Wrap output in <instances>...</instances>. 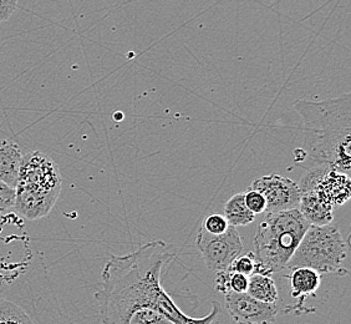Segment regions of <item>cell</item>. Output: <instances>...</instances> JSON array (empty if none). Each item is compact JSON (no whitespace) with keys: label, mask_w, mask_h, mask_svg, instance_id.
I'll list each match as a JSON object with an SVG mask.
<instances>
[{"label":"cell","mask_w":351,"mask_h":324,"mask_svg":"<svg viewBox=\"0 0 351 324\" xmlns=\"http://www.w3.org/2000/svg\"><path fill=\"white\" fill-rule=\"evenodd\" d=\"M244 201L247 207L254 213V215H259V213H263L265 212V207H267V203H265V198L261 192H258L257 189H250L244 192Z\"/></svg>","instance_id":"d6986e66"},{"label":"cell","mask_w":351,"mask_h":324,"mask_svg":"<svg viewBox=\"0 0 351 324\" xmlns=\"http://www.w3.org/2000/svg\"><path fill=\"white\" fill-rule=\"evenodd\" d=\"M23 154L21 146L13 141L0 140V181L15 189L21 171Z\"/></svg>","instance_id":"7c38bea8"},{"label":"cell","mask_w":351,"mask_h":324,"mask_svg":"<svg viewBox=\"0 0 351 324\" xmlns=\"http://www.w3.org/2000/svg\"><path fill=\"white\" fill-rule=\"evenodd\" d=\"M129 324H172L167 318L152 310H140L130 318Z\"/></svg>","instance_id":"2e32d148"},{"label":"cell","mask_w":351,"mask_h":324,"mask_svg":"<svg viewBox=\"0 0 351 324\" xmlns=\"http://www.w3.org/2000/svg\"><path fill=\"white\" fill-rule=\"evenodd\" d=\"M254 268H256L254 255H253V252H248L247 255H241V256L237 257L228 270L242 273V275L250 277V275L254 273Z\"/></svg>","instance_id":"e0dca14e"},{"label":"cell","mask_w":351,"mask_h":324,"mask_svg":"<svg viewBox=\"0 0 351 324\" xmlns=\"http://www.w3.org/2000/svg\"><path fill=\"white\" fill-rule=\"evenodd\" d=\"M298 186L300 192L311 191L324 197L334 207L344 205L350 198V177L329 166H313Z\"/></svg>","instance_id":"52a82bcc"},{"label":"cell","mask_w":351,"mask_h":324,"mask_svg":"<svg viewBox=\"0 0 351 324\" xmlns=\"http://www.w3.org/2000/svg\"><path fill=\"white\" fill-rule=\"evenodd\" d=\"M19 0H0V23L9 21L18 8Z\"/></svg>","instance_id":"7402d4cb"},{"label":"cell","mask_w":351,"mask_h":324,"mask_svg":"<svg viewBox=\"0 0 351 324\" xmlns=\"http://www.w3.org/2000/svg\"><path fill=\"white\" fill-rule=\"evenodd\" d=\"M61 183L60 170L50 156L40 151L23 155L16 187L59 198Z\"/></svg>","instance_id":"5b68a950"},{"label":"cell","mask_w":351,"mask_h":324,"mask_svg":"<svg viewBox=\"0 0 351 324\" xmlns=\"http://www.w3.org/2000/svg\"><path fill=\"white\" fill-rule=\"evenodd\" d=\"M202 227L203 230L208 232L210 235H222L228 230L230 223L226 220V217L215 213V215L206 217Z\"/></svg>","instance_id":"ac0fdd59"},{"label":"cell","mask_w":351,"mask_h":324,"mask_svg":"<svg viewBox=\"0 0 351 324\" xmlns=\"http://www.w3.org/2000/svg\"><path fill=\"white\" fill-rule=\"evenodd\" d=\"M230 293H244L248 288V276L228 270Z\"/></svg>","instance_id":"44dd1931"},{"label":"cell","mask_w":351,"mask_h":324,"mask_svg":"<svg viewBox=\"0 0 351 324\" xmlns=\"http://www.w3.org/2000/svg\"><path fill=\"white\" fill-rule=\"evenodd\" d=\"M349 243L337 226H309L299 243L287 270L308 267L320 275L348 276L344 262L348 257Z\"/></svg>","instance_id":"277c9868"},{"label":"cell","mask_w":351,"mask_h":324,"mask_svg":"<svg viewBox=\"0 0 351 324\" xmlns=\"http://www.w3.org/2000/svg\"><path fill=\"white\" fill-rule=\"evenodd\" d=\"M226 308L237 324H271L276 322L279 307L277 303H264L244 293H228Z\"/></svg>","instance_id":"9c48e42d"},{"label":"cell","mask_w":351,"mask_h":324,"mask_svg":"<svg viewBox=\"0 0 351 324\" xmlns=\"http://www.w3.org/2000/svg\"><path fill=\"white\" fill-rule=\"evenodd\" d=\"M250 189H257L265 198V212H283L298 209L300 189L297 183L280 175L262 176L250 183Z\"/></svg>","instance_id":"ba28073f"},{"label":"cell","mask_w":351,"mask_h":324,"mask_svg":"<svg viewBox=\"0 0 351 324\" xmlns=\"http://www.w3.org/2000/svg\"><path fill=\"white\" fill-rule=\"evenodd\" d=\"M15 189L0 181V215L14 207Z\"/></svg>","instance_id":"ffe728a7"},{"label":"cell","mask_w":351,"mask_h":324,"mask_svg":"<svg viewBox=\"0 0 351 324\" xmlns=\"http://www.w3.org/2000/svg\"><path fill=\"white\" fill-rule=\"evenodd\" d=\"M309 226L298 209L267 213L258 224L253 240L254 273L271 276L287 270Z\"/></svg>","instance_id":"3957f363"},{"label":"cell","mask_w":351,"mask_h":324,"mask_svg":"<svg viewBox=\"0 0 351 324\" xmlns=\"http://www.w3.org/2000/svg\"><path fill=\"white\" fill-rule=\"evenodd\" d=\"M304 126L305 159L349 175L351 167V95L294 104Z\"/></svg>","instance_id":"7a4b0ae2"},{"label":"cell","mask_w":351,"mask_h":324,"mask_svg":"<svg viewBox=\"0 0 351 324\" xmlns=\"http://www.w3.org/2000/svg\"><path fill=\"white\" fill-rule=\"evenodd\" d=\"M298 209L311 226L330 224L334 220V206L324 197L319 196L311 191L300 192Z\"/></svg>","instance_id":"8fae6325"},{"label":"cell","mask_w":351,"mask_h":324,"mask_svg":"<svg viewBox=\"0 0 351 324\" xmlns=\"http://www.w3.org/2000/svg\"><path fill=\"white\" fill-rule=\"evenodd\" d=\"M247 293L264 303H277L278 288L271 276L253 273L248 277Z\"/></svg>","instance_id":"4fadbf2b"},{"label":"cell","mask_w":351,"mask_h":324,"mask_svg":"<svg viewBox=\"0 0 351 324\" xmlns=\"http://www.w3.org/2000/svg\"><path fill=\"white\" fill-rule=\"evenodd\" d=\"M256 216L257 215H254L245 205L244 192L230 197L224 205V217L233 227L248 226L250 223L254 222Z\"/></svg>","instance_id":"5bb4252c"},{"label":"cell","mask_w":351,"mask_h":324,"mask_svg":"<svg viewBox=\"0 0 351 324\" xmlns=\"http://www.w3.org/2000/svg\"><path fill=\"white\" fill-rule=\"evenodd\" d=\"M0 324H35L29 314L18 304L0 299Z\"/></svg>","instance_id":"9a60e30c"},{"label":"cell","mask_w":351,"mask_h":324,"mask_svg":"<svg viewBox=\"0 0 351 324\" xmlns=\"http://www.w3.org/2000/svg\"><path fill=\"white\" fill-rule=\"evenodd\" d=\"M196 246L206 266L215 272L228 270L243 252L242 237L237 227L230 224L222 235H210L201 227L197 233Z\"/></svg>","instance_id":"8992f818"},{"label":"cell","mask_w":351,"mask_h":324,"mask_svg":"<svg viewBox=\"0 0 351 324\" xmlns=\"http://www.w3.org/2000/svg\"><path fill=\"white\" fill-rule=\"evenodd\" d=\"M175 247L161 240L145 243L125 256H111L101 272L96 298L104 324H129L140 310H152L172 324H212L221 313V304L212 303L203 318L189 317L162 287V272L176 259Z\"/></svg>","instance_id":"6da1fadb"},{"label":"cell","mask_w":351,"mask_h":324,"mask_svg":"<svg viewBox=\"0 0 351 324\" xmlns=\"http://www.w3.org/2000/svg\"><path fill=\"white\" fill-rule=\"evenodd\" d=\"M288 270L289 273L285 275V278L289 282V293L298 301L297 305L293 308L305 310L306 298L315 296L322 284V275L308 267H295Z\"/></svg>","instance_id":"30bf717a"}]
</instances>
